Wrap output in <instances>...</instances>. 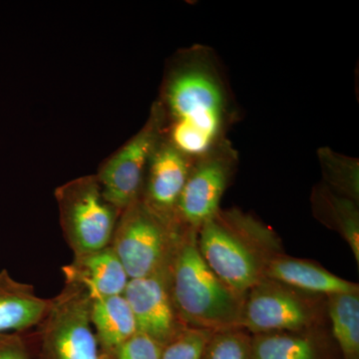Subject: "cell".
<instances>
[{
    "label": "cell",
    "mask_w": 359,
    "mask_h": 359,
    "mask_svg": "<svg viewBox=\"0 0 359 359\" xmlns=\"http://www.w3.org/2000/svg\"><path fill=\"white\" fill-rule=\"evenodd\" d=\"M164 138L198 159L228 140L235 105L218 59L207 47L180 51L167 68L159 100Z\"/></svg>",
    "instance_id": "cell-1"
},
{
    "label": "cell",
    "mask_w": 359,
    "mask_h": 359,
    "mask_svg": "<svg viewBox=\"0 0 359 359\" xmlns=\"http://www.w3.org/2000/svg\"><path fill=\"white\" fill-rule=\"evenodd\" d=\"M197 243L210 269L242 295L264 280L271 259L283 254L275 231L238 209L219 210L201 226Z\"/></svg>",
    "instance_id": "cell-2"
},
{
    "label": "cell",
    "mask_w": 359,
    "mask_h": 359,
    "mask_svg": "<svg viewBox=\"0 0 359 359\" xmlns=\"http://www.w3.org/2000/svg\"><path fill=\"white\" fill-rule=\"evenodd\" d=\"M175 311L186 327L210 332L242 328L245 295L226 285L201 256L197 231L182 236L170 269Z\"/></svg>",
    "instance_id": "cell-3"
},
{
    "label": "cell",
    "mask_w": 359,
    "mask_h": 359,
    "mask_svg": "<svg viewBox=\"0 0 359 359\" xmlns=\"http://www.w3.org/2000/svg\"><path fill=\"white\" fill-rule=\"evenodd\" d=\"M185 231L153 211L140 196L120 214L110 245L130 280L169 275Z\"/></svg>",
    "instance_id": "cell-4"
},
{
    "label": "cell",
    "mask_w": 359,
    "mask_h": 359,
    "mask_svg": "<svg viewBox=\"0 0 359 359\" xmlns=\"http://www.w3.org/2000/svg\"><path fill=\"white\" fill-rule=\"evenodd\" d=\"M91 302L71 285L52 297L41 323L25 332L32 359H104L90 318Z\"/></svg>",
    "instance_id": "cell-5"
},
{
    "label": "cell",
    "mask_w": 359,
    "mask_h": 359,
    "mask_svg": "<svg viewBox=\"0 0 359 359\" xmlns=\"http://www.w3.org/2000/svg\"><path fill=\"white\" fill-rule=\"evenodd\" d=\"M54 195L63 235L74 257L109 247L121 212L106 199L96 175L67 182Z\"/></svg>",
    "instance_id": "cell-6"
},
{
    "label": "cell",
    "mask_w": 359,
    "mask_h": 359,
    "mask_svg": "<svg viewBox=\"0 0 359 359\" xmlns=\"http://www.w3.org/2000/svg\"><path fill=\"white\" fill-rule=\"evenodd\" d=\"M325 311L327 297L264 278L245 295L242 328L250 335L318 330Z\"/></svg>",
    "instance_id": "cell-7"
},
{
    "label": "cell",
    "mask_w": 359,
    "mask_h": 359,
    "mask_svg": "<svg viewBox=\"0 0 359 359\" xmlns=\"http://www.w3.org/2000/svg\"><path fill=\"white\" fill-rule=\"evenodd\" d=\"M163 136L164 115L156 101L144 126L96 174L104 196L118 211L140 198L149 162Z\"/></svg>",
    "instance_id": "cell-8"
},
{
    "label": "cell",
    "mask_w": 359,
    "mask_h": 359,
    "mask_svg": "<svg viewBox=\"0 0 359 359\" xmlns=\"http://www.w3.org/2000/svg\"><path fill=\"white\" fill-rule=\"evenodd\" d=\"M237 165V151L229 140L194 161L176 209L177 222L184 230L198 231L221 210Z\"/></svg>",
    "instance_id": "cell-9"
},
{
    "label": "cell",
    "mask_w": 359,
    "mask_h": 359,
    "mask_svg": "<svg viewBox=\"0 0 359 359\" xmlns=\"http://www.w3.org/2000/svg\"><path fill=\"white\" fill-rule=\"evenodd\" d=\"M169 275L131 278L123 294L133 313L138 332L162 346L186 327L175 311Z\"/></svg>",
    "instance_id": "cell-10"
},
{
    "label": "cell",
    "mask_w": 359,
    "mask_h": 359,
    "mask_svg": "<svg viewBox=\"0 0 359 359\" xmlns=\"http://www.w3.org/2000/svg\"><path fill=\"white\" fill-rule=\"evenodd\" d=\"M194 161L163 136L149 162L141 194L142 199L153 211L177 222V205Z\"/></svg>",
    "instance_id": "cell-11"
},
{
    "label": "cell",
    "mask_w": 359,
    "mask_h": 359,
    "mask_svg": "<svg viewBox=\"0 0 359 359\" xmlns=\"http://www.w3.org/2000/svg\"><path fill=\"white\" fill-rule=\"evenodd\" d=\"M65 285H76L87 292L92 301L122 295L129 276L112 247L75 256L61 268Z\"/></svg>",
    "instance_id": "cell-12"
},
{
    "label": "cell",
    "mask_w": 359,
    "mask_h": 359,
    "mask_svg": "<svg viewBox=\"0 0 359 359\" xmlns=\"http://www.w3.org/2000/svg\"><path fill=\"white\" fill-rule=\"evenodd\" d=\"M266 278L306 294L323 297L359 292L358 283L344 280L313 262L285 254L271 259L266 271Z\"/></svg>",
    "instance_id": "cell-13"
},
{
    "label": "cell",
    "mask_w": 359,
    "mask_h": 359,
    "mask_svg": "<svg viewBox=\"0 0 359 359\" xmlns=\"http://www.w3.org/2000/svg\"><path fill=\"white\" fill-rule=\"evenodd\" d=\"M50 306L51 299L40 297L33 285L14 280L6 269L0 271V334L29 332Z\"/></svg>",
    "instance_id": "cell-14"
},
{
    "label": "cell",
    "mask_w": 359,
    "mask_h": 359,
    "mask_svg": "<svg viewBox=\"0 0 359 359\" xmlns=\"http://www.w3.org/2000/svg\"><path fill=\"white\" fill-rule=\"evenodd\" d=\"M90 318L104 359H114L120 347L138 332L123 294L92 301Z\"/></svg>",
    "instance_id": "cell-15"
},
{
    "label": "cell",
    "mask_w": 359,
    "mask_h": 359,
    "mask_svg": "<svg viewBox=\"0 0 359 359\" xmlns=\"http://www.w3.org/2000/svg\"><path fill=\"white\" fill-rule=\"evenodd\" d=\"M313 216L330 230L339 233L359 264L358 204L330 190L323 183L314 187L311 197Z\"/></svg>",
    "instance_id": "cell-16"
},
{
    "label": "cell",
    "mask_w": 359,
    "mask_h": 359,
    "mask_svg": "<svg viewBox=\"0 0 359 359\" xmlns=\"http://www.w3.org/2000/svg\"><path fill=\"white\" fill-rule=\"evenodd\" d=\"M252 359H327L318 330L250 335Z\"/></svg>",
    "instance_id": "cell-17"
},
{
    "label": "cell",
    "mask_w": 359,
    "mask_h": 359,
    "mask_svg": "<svg viewBox=\"0 0 359 359\" xmlns=\"http://www.w3.org/2000/svg\"><path fill=\"white\" fill-rule=\"evenodd\" d=\"M327 313L342 359H359V292L327 295Z\"/></svg>",
    "instance_id": "cell-18"
},
{
    "label": "cell",
    "mask_w": 359,
    "mask_h": 359,
    "mask_svg": "<svg viewBox=\"0 0 359 359\" xmlns=\"http://www.w3.org/2000/svg\"><path fill=\"white\" fill-rule=\"evenodd\" d=\"M318 158L323 177V183L334 192L358 204V159L339 154L328 147L318 149Z\"/></svg>",
    "instance_id": "cell-19"
},
{
    "label": "cell",
    "mask_w": 359,
    "mask_h": 359,
    "mask_svg": "<svg viewBox=\"0 0 359 359\" xmlns=\"http://www.w3.org/2000/svg\"><path fill=\"white\" fill-rule=\"evenodd\" d=\"M250 337L243 328L212 332L202 359H252Z\"/></svg>",
    "instance_id": "cell-20"
},
{
    "label": "cell",
    "mask_w": 359,
    "mask_h": 359,
    "mask_svg": "<svg viewBox=\"0 0 359 359\" xmlns=\"http://www.w3.org/2000/svg\"><path fill=\"white\" fill-rule=\"evenodd\" d=\"M212 334L207 330L184 328L163 346L162 359H202L205 344Z\"/></svg>",
    "instance_id": "cell-21"
},
{
    "label": "cell",
    "mask_w": 359,
    "mask_h": 359,
    "mask_svg": "<svg viewBox=\"0 0 359 359\" xmlns=\"http://www.w3.org/2000/svg\"><path fill=\"white\" fill-rule=\"evenodd\" d=\"M162 349L155 340L137 332L120 347L114 359H162Z\"/></svg>",
    "instance_id": "cell-22"
},
{
    "label": "cell",
    "mask_w": 359,
    "mask_h": 359,
    "mask_svg": "<svg viewBox=\"0 0 359 359\" xmlns=\"http://www.w3.org/2000/svg\"><path fill=\"white\" fill-rule=\"evenodd\" d=\"M0 359H32L25 332L0 334Z\"/></svg>",
    "instance_id": "cell-23"
}]
</instances>
